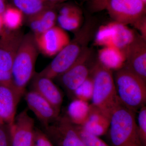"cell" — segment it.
Instances as JSON below:
<instances>
[{
  "mask_svg": "<svg viewBox=\"0 0 146 146\" xmlns=\"http://www.w3.org/2000/svg\"><path fill=\"white\" fill-rule=\"evenodd\" d=\"M34 120L26 110L15 117L10 129L11 146H32L34 143Z\"/></svg>",
  "mask_w": 146,
  "mask_h": 146,
  "instance_id": "obj_12",
  "label": "cell"
},
{
  "mask_svg": "<svg viewBox=\"0 0 146 146\" xmlns=\"http://www.w3.org/2000/svg\"><path fill=\"white\" fill-rule=\"evenodd\" d=\"M138 132L142 144L146 146V107L145 106L138 110Z\"/></svg>",
  "mask_w": 146,
  "mask_h": 146,
  "instance_id": "obj_26",
  "label": "cell"
},
{
  "mask_svg": "<svg viewBox=\"0 0 146 146\" xmlns=\"http://www.w3.org/2000/svg\"><path fill=\"white\" fill-rule=\"evenodd\" d=\"M47 3L52 5L60 4L61 3L64 2L68 0H43Z\"/></svg>",
  "mask_w": 146,
  "mask_h": 146,
  "instance_id": "obj_29",
  "label": "cell"
},
{
  "mask_svg": "<svg viewBox=\"0 0 146 146\" xmlns=\"http://www.w3.org/2000/svg\"><path fill=\"white\" fill-rule=\"evenodd\" d=\"M24 14L14 6H7L2 14L4 26L10 31L20 29L23 23Z\"/></svg>",
  "mask_w": 146,
  "mask_h": 146,
  "instance_id": "obj_21",
  "label": "cell"
},
{
  "mask_svg": "<svg viewBox=\"0 0 146 146\" xmlns=\"http://www.w3.org/2000/svg\"><path fill=\"white\" fill-rule=\"evenodd\" d=\"M135 112L120 102L110 117V138L113 146H144L141 142Z\"/></svg>",
  "mask_w": 146,
  "mask_h": 146,
  "instance_id": "obj_4",
  "label": "cell"
},
{
  "mask_svg": "<svg viewBox=\"0 0 146 146\" xmlns=\"http://www.w3.org/2000/svg\"><path fill=\"white\" fill-rule=\"evenodd\" d=\"M110 118L99 109L90 104L89 117L83 125L89 133L98 136L104 135L109 130Z\"/></svg>",
  "mask_w": 146,
  "mask_h": 146,
  "instance_id": "obj_18",
  "label": "cell"
},
{
  "mask_svg": "<svg viewBox=\"0 0 146 146\" xmlns=\"http://www.w3.org/2000/svg\"><path fill=\"white\" fill-rule=\"evenodd\" d=\"M117 95L123 105L134 112L145 106L146 82L123 67L114 77Z\"/></svg>",
  "mask_w": 146,
  "mask_h": 146,
  "instance_id": "obj_5",
  "label": "cell"
},
{
  "mask_svg": "<svg viewBox=\"0 0 146 146\" xmlns=\"http://www.w3.org/2000/svg\"><path fill=\"white\" fill-rule=\"evenodd\" d=\"M24 36L20 29H6L0 35V70L11 72L13 60Z\"/></svg>",
  "mask_w": 146,
  "mask_h": 146,
  "instance_id": "obj_13",
  "label": "cell"
},
{
  "mask_svg": "<svg viewBox=\"0 0 146 146\" xmlns=\"http://www.w3.org/2000/svg\"><path fill=\"white\" fill-rule=\"evenodd\" d=\"M136 35L127 25L113 21L100 27L95 34L94 42L97 46H112L123 50L133 42Z\"/></svg>",
  "mask_w": 146,
  "mask_h": 146,
  "instance_id": "obj_7",
  "label": "cell"
},
{
  "mask_svg": "<svg viewBox=\"0 0 146 146\" xmlns=\"http://www.w3.org/2000/svg\"><path fill=\"white\" fill-rule=\"evenodd\" d=\"M58 26L67 31L76 32L82 26L83 15L80 9L65 15H58Z\"/></svg>",
  "mask_w": 146,
  "mask_h": 146,
  "instance_id": "obj_22",
  "label": "cell"
},
{
  "mask_svg": "<svg viewBox=\"0 0 146 146\" xmlns=\"http://www.w3.org/2000/svg\"><path fill=\"white\" fill-rule=\"evenodd\" d=\"M93 90V80L90 75L89 77L76 89L73 94L75 95L76 98L88 102L92 99Z\"/></svg>",
  "mask_w": 146,
  "mask_h": 146,
  "instance_id": "obj_25",
  "label": "cell"
},
{
  "mask_svg": "<svg viewBox=\"0 0 146 146\" xmlns=\"http://www.w3.org/2000/svg\"><path fill=\"white\" fill-rule=\"evenodd\" d=\"M59 5L50 6L36 15L27 18L28 25L35 36L42 34L56 25Z\"/></svg>",
  "mask_w": 146,
  "mask_h": 146,
  "instance_id": "obj_17",
  "label": "cell"
},
{
  "mask_svg": "<svg viewBox=\"0 0 146 146\" xmlns=\"http://www.w3.org/2000/svg\"><path fill=\"white\" fill-rule=\"evenodd\" d=\"M25 100L29 108L45 127L58 117L59 112L34 90H31L25 94Z\"/></svg>",
  "mask_w": 146,
  "mask_h": 146,
  "instance_id": "obj_14",
  "label": "cell"
},
{
  "mask_svg": "<svg viewBox=\"0 0 146 146\" xmlns=\"http://www.w3.org/2000/svg\"><path fill=\"white\" fill-rule=\"evenodd\" d=\"M96 24L94 19L86 20L75 33L74 38L71 39L68 44L55 56L51 62L38 74L54 80L66 72L88 47L94 35Z\"/></svg>",
  "mask_w": 146,
  "mask_h": 146,
  "instance_id": "obj_1",
  "label": "cell"
},
{
  "mask_svg": "<svg viewBox=\"0 0 146 146\" xmlns=\"http://www.w3.org/2000/svg\"><path fill=\"white\" fill-rule=\"evenodd\" d=\"M98 8L106 9L118 23L134 25L145 16L146 4L141 0H94Z\"/></svg>",
  "mask_w": 146,
  "mask_h": 146,
  "instance_id": "obj_6",
  "label": "cell"
},
{
  "mask_svg": "<svg viewBox=\"0 0 146 146\" xmlns=\"http://www.w3.org/2000/svg\"><path fill=\"white\" fill-rule=\"evenodd\" d=\"M39 52L32 33L24 35L11 70L15 89L21 97L35 74V63Z\"/></svg>",
  "mask_w": 146,
  "mask_h": 146,
  "instance_id": "obj_2",
  "label": "cell"
},
{
  "mask_svg": "<svg viewBox=\"0 0 146 146\" xmlns=\"http://www.w3.org/2000/svg\"><path fill=\"white\" fill-rule=\"evenodd\" d=\"M5 0H0V15H2L6 8Z\"/></svg>",
  "mask_w": 146,
  "mask_h": 146,
  "instance_id": "obj_30",
  "label": "cell"
},
{
  "mask_svg": "<svg viewBox=\"0 0 146 146\" xmlns=\"http://www.w3.org/2000/svg\"><path fill=\"white\" fill-rule=\"evenodd\" d=\"M123 50L125 56L124 68L146 82V39L140 35H136Z\"/></svg>",
  "mask_w": 146,
  "mask_h": 146,
  "instance_id": "obj_11",
  "label": "cell"
},
{
  "mask_svg": "<svg viewBox=\"0 0 146 146\" xmlns=\"http://www.w3.org/2000/svg\"><path fill=\"white\" fill-rule=\"evenodd\" d=\"M141 1L145 3V4L146 3V0H141Z\"/></svg>",
  "mask_w": 146,
  "mask_h": 146,
  "instance_id": "obj_33",
  "label": "cell"
},
{
  "mask_svg": "<svg viewBox=\"0 0 146 146\" xmlns=\"http://www.w3.org/2000/svg\"><path fill=\"white\" fill-rule=\"evenodd\" d=\"M5 123L0 118V125H2L4 124Z\"/></svg>",
  "mask_w": 146,
  "mask_h": 146,
  "instance_id": "obj_32",
  "label": "cell"
},
{
  "mask_svg": "<svg viewBox=\"0 0 146 146\" xmlns=\"http://www.w3.org/2000/svg\"><path fill=\"white\" fill-rule=\"evenodd\" d=\"M0 84L10 87L16 91L13 76L10 71L0 70Z\"/></svg>",
  "mask_w": 146,
  "mask_h": 146,
  "instance_id": "obj_28",
  "label": "cell"
},
{
  "mask_svg": "<svg viewBox=\"0 0 146 146\" xmlns=\"http://www.w3.org/2000/svg\"><path fill=\"white\" fill-rule=\"evenodd\" d=\"M94 55L93 49L87 47L70 68L57 78L68 92L74 94L76 89L89 77L96 62H93Z\"/></svg>",
  "mask_w": 146,
  "mask_h": 146,
  "instance_id": "obj_8",
  "label": "cell"
},
{
  "mask_svg": "<svg viewBox=\"0 0 146 146\" xmlns=\"http://www.w3.org/2000/svg\"><path fill=\"white\" fill-rule=\"evenodd\" d=\"M6 30L4 26L2 15H0V35L2 34Z\"/></svg>",
  "mask_w": 146,
  "mask_h": 146,
  "instance_id": "obj_31",
  "label": "cell"
},
{
  "mask_svg": "<svg viewBox=\"0 0 146 146\" xmlns=\"http://www.w3.org/2000/svg\"><path fill=\"white\" fill-rule=\"evenodd\" d=\"M21 98L14 89L0 84V118L9 125L14 121Z\"/></svg>",
  "mask_w": 146,
  "mask_h": 146,
  "instance_id": "obj_16",
  "label": "cell"
},
{
  "mask_svg": "<svg viewBox=\"0 0 146 146\" xmlns=\"http://www.w3.org/2000/svg\"><path fill=\"white\" fill-rule=\"evenodd\" d=\"M32 146H33V145Z\"/></svg>",
  "mask_w": 146,
  "mask_h": 146,
  "instance_id": "obj_35",
  "label": "cell"
},
{
  "mask_svg": "<svg viewBox=\"0 0 146 146\" xmlns=\"http://www.w3.org/2000/svg\"><path fill=\"white\" fill-rule=\"evenodd\" d=\"M32 90L36 91L60 112L63 101V96L60 89L53 80L35 73L32 79Z\"/></svg>",
  "mask_w": 146,
  "mask_h": 146,
  "instance_id": "obj_15",
  "label": "cell"
},
{
  "mask_svg": "<svg viewBox=\"0 0 146 146\" xmlns=\"http://www.w3.org/2000/svg\"><path fill=\"white\" fill-rule=\"evenodd\" d=\"M90 75L94 85L91 104L110 118L113 110L120 102L112 71L97 60L92 67Z\"/></svg>",
  "mask_w": 146,
  "mask_h": 146,
  "instance_id": "obj_3",
  "label": "cell"
},
{
  "mask_svg": "<svg viewBox=\"0 0 146 146\" xmlns=\"http://www.w3.org/2000/svg\"><path fill=\"white\" fill-rule=\"evenodd\" d=\"M33 146H37L35 145H34V143H33Z\"/></svg>",
  "mask_w": 146,
  "mask_h": 146,
  "instance_id": "obj_34",
  "label": "cell"
},
{
  "mask_svg": "<svg viewBox=\"0 0 146 146\" xmlns=\"http://www.w3.org/2000/svg\"><path fill=\"white\" fill-rule=\"evenodd\" d=\"M13 6L21 10L27 18L36 15L52 4L43 0H11Z\"/></svg>",
  "mask_w": 146,
  "mask_h": 146,
  "instance_id": "obj_23",
  "label": "cell"
},
{
  "mask_svg": "<svg viewBox=\"0 0 146 146\" xmlns=\"http://www.w3.org/2000/svg\"><path fill=\"white\" fill-rule=\"evenodd\" d=\"M98 57L102 65L112 71L122 68L125 62L123 51L112 46L103 47L99 50Z\"/></svg>",
  "mask_w": 146,
  "mask_h": 146,
  "instance_id": "obj_19",
  "label": "cell"
},
{
  "mask_svg": "<svg viewBox=\"0 0 146 146\" xmlns=\"http://www.w3.org/2000/svg\"><path fill=\"white\" fill-rule=\"evenodd\" d=\"M52 125L46 127V134L56 146H85L76 129L75 125L67 117L59 118Z\"/></svg>",
  "mask_w": 146,
  "mask_h": 146,
  "instance_id": "obj_9",
  "label": "cell"
},
{
  "mask_svg": "<svg viewBox=\"0 0 146 146\" xmlns=\"http://www.w3.org/2000/svg\"><path fill=\"white\" fill-rule=\"evenodd\" d=\"M76 129L85 146H109L104 141L85 130L82 126L75 125Z\"/></svg>",
  "mask_w": 146,
  "mask_h": 146,
  "instance_id": "obj_24",
  "label": "cell"
},
{
  "mask_svg": "<svg viewBox=\"0 0 146 146\" xmlns=\"http://www.w3.org/2000/svg\"><path fill=\"white\" fill-rule=\"evenodd\" d=\"M90 110L88 102L76 98L68 106L67 118L73 124L82 126L88 119Z\"/></svg>",
  "mask_w": 146,
  "mask_h": 146,
  "instance_id": "obj_20",
  "label": "cell"
},
{
  "mask_svg": "<svg viewBox=\"0 0 146 146\" xmlns=\"http://www.w3.org/2000/svg\"><path fill=\"white\" fill-rule=\"evenodd\" d=\"M0 146H11L10 129L6 123L0 125Z\"/></svg>",
  "mask_w": 146,
  "mask_h": 146,
  "instance_id": "obj_27",
  "label": "cell"
},
{
  "mask_svg": "<svg viewBox=\"0 0 146 146\" xmlns=\"http://www.w3.org/2000/svg\"><path fill=\"white\" fill-rule=\"evenodd\" d=\"M34 37L39 52L50 57L57 54L71 40L67 31L56 25Z\"/></svg>",
  "mask_w": 146,
  "mask_h": 146,
  "instance_id": "obj_10",
  "label": "cell"
}]
</instances>
